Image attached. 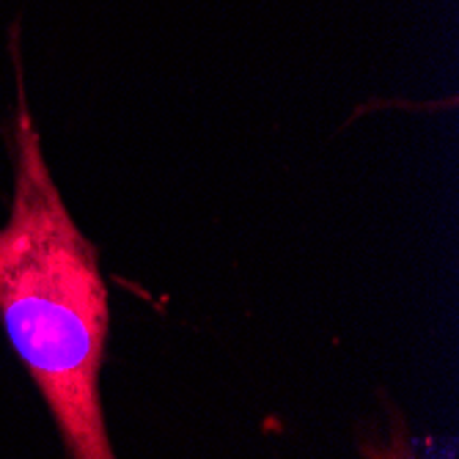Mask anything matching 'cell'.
<instances>
[{
	"mask_svg": "<svg viewBox=\"0 0 459 459\" xmlns=\"http://www.w3.org/2000/svg\"><path fill=\"white\" fill-rule=\"evenodd\" d=\"M14 102L4 121L12 169L0 223V325L45 402L66 459H118L100 394L110 330L97 245L61 195L28 100L22 33L9 30Z\"/></svg>",
	"mask_w": 459,
	"mask_h": 459,
	"instance_id": "obj_1",
	"label": "cell"
}]
</instances>
